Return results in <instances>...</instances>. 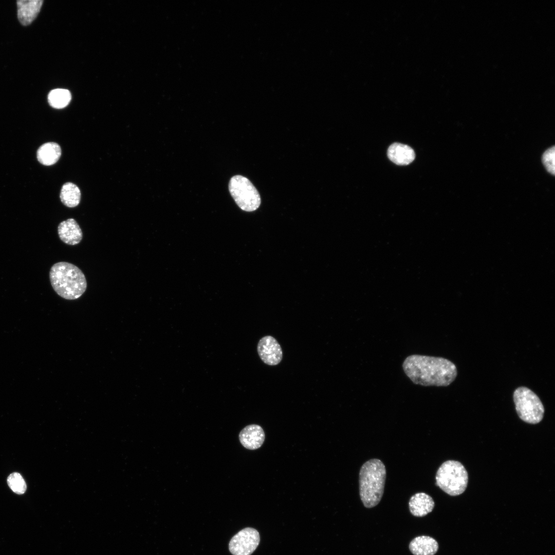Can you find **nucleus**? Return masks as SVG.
I'll list each match as a JSON object with an SVG mask.
<instances>
[{
	"mask_svg": "<svg viewBox=\"0 0 555 555\" xmlns=\"http://www.w3.org/2000/svg\"><path fill=\"white\" fill-rule=\"evenodd\" d=\"M71 99L70 92L65 89H53L48 95V101L49 105L57 109H61L67 106Z\"/></svg>",
	"mask_w": 555,
	"mask_h": 555,
	"instance_id": "f3484780",
	"label": "nucleus"
},
{
	"mask_svg": "<svg viewBox=\"0 0 555 555\" xmlns=\"http://www.w3.org/2000/svg\"><path fill=\"white\" fill-rule=\"evenodd\" d=\"M438 547L437 542L427 535L417 536L409 544V549L414 555H434Z\"/></svg>",
	"mask_w": 555,
	"mask_h": 555,
	"instance_id": "4468645a",
	"label": "nucleus"
},
{
	"mask_svg": "<svg viewBox=\"0 0 555 555\" xmlns=\"http://www.w3.org/2000/svg\"><path fill=\"white\" fill-rule=\"evenodd\" d=\"M60 197L62 202L65 206L73 208L80 203L81 192L75 184L68 182L64 184L62 187Z\"/></svg>",
	"mask_w": 555,
	"mask_h": 555,
	"instance_id": "dca6fc26",
	"label": "nucleus"
},
{
	"mask_svg": "<svg viewBox=\"0 0 555 555\" xmlns=\"http://www.w3.org/2000/svg\"><path fill=\"white\" fill-rule=\"evenodd\" d=\"M542 162L547 171L554 174V147L547 150L542 156Z\"/></svg>",
	"mask_w": 555,
	"mask_h": 555,
	"instance_id": "6ab92c4d",
	"label": "nucleus"
},
{
	"mask_svg": "<svg viewBox=\"0 0 555 555\" xmlns=\"http://www.w3.org/2000/svg\"><path fill=\"white\" fill-rule=\"evenodd\" d=\"M49 279L55 292L68 300L79 298L87 288V282L82 270L70 263L53 264L49 271Z\"/></svg>",
	"mask_w": 555,
	"mask_h": 555,
	"instance_id": "f03ea898",
	"label": "nucleus"
},
{
	"mask_svg": "<svg viewBox=\"0 0 555 555\" xmlns=\"http://www.w3.org/2000/svg\"><path fill=\"white\" fill-rule=\"evenodd\" d=\"M58 232L60 239L68 245H77L83 238L82 231L73 218L61 222L58 227Z\"/></svg>",
	"mask_w": 555,
	"mask_h": 555,
	"instance_id": "9d476101",
	"label": "nucleus"
},
{
	"mask_svg": "<svg viewBox=\"0 0 555 555\" xmlns=\"http://www.w3.org/2000/svg\"><path fill=\"white\" fill-rule=\"evenodd\" d=\"M7 483L10 488L15 493L23 494L25 492L27 486L22 475L17 472L10 474L7 478Z\"/></svg>",
	"mask_w": 555,
	"mask_h": 555,
	"instance_id": "a211bd4d",
	"label": "nucleus"
},
{
	"mask_svg": "<svg viewBox=\"0 0 555 555\" xmlns=\"http://www.w3.org/2000/svg\"><path fill=\"white\" fill-rule=\"evenodd\" d=\"M229 190L236 203L243 210L252 212L260 206V195L251 182L241 175L232 177L229 181Z\"/></svg>",
	"mask_w": 555,
	"mask_h": 555,
	"instance_id": "423d86ee",
	"label": "nucleus"
},
{
	"mask_svg": "<svg viewBox=\"0 0 555 555\" xmlns=\"http://www.w3.org/2000/svg\"><path fill=\"white\" fill-rule=\"evenodd\" d=\"M435 506L433 498L424 492H418L410 498L409 508L411 513L416 517H423L432 511Z\"/></svg>",
	"mask_w": 555,
	"mask_h": 555,
	"instance_id": "f8f14e48",
	"label": "nucleus"
},
{
	"mask_svg": "<svg viewBox=\"0 0 555 555\" xmlns=\"http://www.w3.org/2000/svg\"><path fill=\"white\" fill-rule=\"evenodd\" d=\"M387 156L390 160L399 165H408L415 158L414 151L410 146L400 143L391 144L387 150Z\"/></svg>",
	"mask_w": 555,
	"mask_h": 555,
	"instance_id": "ddd939ff",
	"label": "nucleus"
},
{
	"mask_svg": "<svg viewBox=\"0 0 555 555\" xmlns=\"http://www.w3.org/2000/svg\"><path fill=\"white\" fill-rule=\"evenodd\" d=\"M260 537L255 529L245 528L232 537L229 549L233 555H251L259 544Z\"/></svg>",
	"mask_w": 555,
	"mask_h": 555,
	"instance_id": "0eeeda50",
	"label": "nucleus"
},
{
	"mask_svg": "<svg viewBox=\"0 0 555 555\" xmlns=\"http://www.w3.org/2000/svg\"><path fill=\"white\" fill-rule=\"evenodd\" d=\"M265 438V434L263 428L255 424L245 427L239 434V441L242 446L251 450L260 448Z\"/></svg>",
	"mask_w": 555,
	"mask_h": 555,
	"instance_id": "1a4fd4ad",
	"label": "nucleus"
},
{
	"mask_svg": "<svg viewBox=\"0 0 555 555\" xmlns=\"http://www.w3.org/2000/svg\"><path fill=\"white\" fill-rule=\"evenodd\" d=\"M257 350L262 361L268 365H276L282 360V348L272 336H266L262 338L258 342Z\"/></svg>",
	"mask_w": 555,
	"mask_h": 555,
	"instance_id": "6e6552de",
	"label": "nucleus"
},
{
	"mask_svg": "<svg viewBox=\"0 0 555 555\" xmlns=\"http://www.w3.org/2000/svg\"><path fill=\"white\" fill-rule=\"evenodd\" d=\"M515 410L520 418L528 423L536 424L543 418L544 408L539 397L531 390L520 386L513 395Z\"/></svg>",
	"mask_w": 555,
	"mask_h": 555,
	"instance_id": "39448f33",
	"label": "nucleus"
},
{
	"mask_svg": "<svg viewBox=\"0 0 555 555\" xmlns=\"http://www.w3.org/2000/svg\"><path fill=\"white\" fill-rule=\"evenodd\" d=\"M402 367L414 384L424 386H448L457 375L455 365L442 357L412 355L404 360Z\"/></svg>",
	"mask_w": 555,
	"mask_h": 555,
	"instance_id": "f257e3e1",
	"label": "nucleus"
},
{
	"mask_svg": "<svg viewBox=\"0 0 555 555\" xmlns=\"http://www.w3.org/2000/svg\"><path fill=\"white\" fill-rule=\"evenodd\" d=\"M386 471L383 462L369 459L361 466L359 475L360 499L365 507L371 508L380 502L384 490Z\"/></svg>",
	"mask_w": 555,
	"mask_h": 555,
	"instance_id": "7ed1b4c3",
	"label": "nucleus"
},
{
	"mask_svg": "<svg viewBox=\"0 0 555 555\" xmlns=\"http://www.w3.org/2000/svg\"><path fill=\"white\" fill-rule=\"evenodd\" d=\"M61 155L60 146L57 143L50 142L43 144L37 151L38 161L45 165L55 163Z\"/></svg>",
	"mask_w": 555,
	"mask_h": 555,
	"instance_id": "2eb2a0df",
	"label": "nucleus"
},
{
	"mask_svg": "<svg viewBox=\"0 0 555 555\" xmlns=\"http://www.w3.org/2000/svg\"><path fill=\"white\" fill-rule=\"evenodd\" d=\"M43 0L17 1V18L23 26L30 25L36 17L43 3Z\"/></svg>",
	"mask_w": 555,
	"mask_h": 555,
	"instance_id": "9b49d317",
	"label": "nucleus"
},
{
	"mask_svg": "<svg viewBox=\"0 0 555 555\" xmlns=\"http://www.w3.org/2000/svg\"><path fill=\"white\" fill-rule=\"evenodd\" d=\"M436 486L451 496H457L466 489L468 472L460 462L449 460L443 462L435 476Z\"/></svg>",
	"mask_w": 555,
	"mask_h": 555,
	"instance_id": "20e7f679",
	"label": "nucleus"
}]
</instances>
